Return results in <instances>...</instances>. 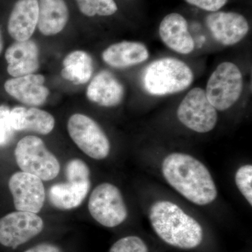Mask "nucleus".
Masks as SVG:
<instances>
[{
	"instance_id": "a878e982",
	"label": "nucleus",
	"mask_w": 252,
	"mask_h": 252,
	"mask_svg": "<svg viewBox=\"0 0 252 252\" xmlns=\"http://www.w3.org/2000/svg\"><path fill=\"white\" fill-rule=\"evenodd\" d=\"M9 107L0 106V146L9 143L14 135V129L11 124Z\"/></svg>"
},
{
	"instance_id": "f3484780",
	"label": "nucleus",
	"mask_w": 252,
	"mask_h": 252,
	"mask_svg": "<svg viewBox=\"0 0 252 252\" xmlns=\"http://www.w3.org/2000/svg\"><path fill=\"white\" fill-rule=\"evenodd\" d=\"M149 56L148 49L142 43L126 41L109 46L102 57L111 67L126 68L144 62Z\"/></svg>"
},
{
	"instance_id": "4468645a",
	"label": "nucleus",
	"mask_w": 252,
	"mask_h": 252,
	"mask_svg": "<svg viewBox=\"0 0 252 252\" xmlns=\"http://www.w3.org/2000/svg\"><path fill=\"white\" fill-rule=\"evenodd\" d=\"M45 77L41 74H28L6 81V93L23 103L32 106L41 105L46 102L49 91L44 86Z\"/></svg>"
},
{
	"instance_id": "7ed1b4c3",
	"label": "nucleus",
	"mask_w": 252,
	"mask_h": 252,
	"mask_svg": "<svg viewBox=\"0 0 252 252\" xmlns=\"http://www.w3.org/2000/svg\"><path fill=\"white\" fill-rule=\"evenodd\" d=\"M191 69L183 61L164 58L154 61L144 69V90L154 96L175 94L188 89L193 81Z\"/></svg>"
},
{
	"instance_id": "0eeeda50",
	"label": "nucleus",
	"mask_w": 252,
	"mask_h": 252,
	"mask_svg": "<svg viewBox=\"0 0 252 252\" xmlns=\"http://www.w3.org/2000/svg\"><path fill=\"white\" fill-rule=\"evenodd\" d=\"M67 130L73 142L89 157L102 160L110 152V142L98 124L84 114L69 118Z\"/></svg>"
},
{
	"instance_id": "393cba45",
	"label": "nucleus",
	"mask_w": 252,
	"mask_h": 252,
	"mask_svg": "<svg viewBox=\"0 0 252 252\" xmlns=\"http://www.w3.org/2000/svg\"><path fill=\"white\" fill-rule=\"evenodd\" d=\"M109 252H149V249L142 239L130 235L116 242Z\"/></svg>"
},
{
	"instance_id": "412c9836",
	"label": "nucleus",
	"mask_w": 252,
	"mask_h": 252,
	"mask_svg": "<svg viewBox=\"0 0 252 252\" xmlns=\"http://www.w3.org/2000/svg\"><path fill=\"white\" fill-rule=\"evenodd\" d=\"M61 75L74 84H86L90 80L94 64L90 56L83 51H75L66 56L63 61Z\"/></svg>"
},
{
	"instance_id": "423d86ee",
	"label": "nucleus",
	"mask_w": 252,
	"mask_h": 252,
	"mask_svg": "<svg viewBox=\"0 0 252 252\" xmlns=\"http://www.w3.org/2000/svg\"><path fill=\"white\" fill-rule=\"evenodd\" d=\"M91 216L99 224L114 228L127 217V210L120 190L110 183H102L93 190L89 200Z\"/></svg>"
},
{
	"instance_id": "6ab92c4d",
	"label": "nucleus",
	"mask_w": 252,
	"mask_h": 252,
	"mask_svg": "<svg viewBox=\"0 0 252 252\" xmlns=\"http://www.w3.org/2000/svg\"><path fill=\"white\" fill-rule=\"evenodd\" d=\"M10 115L15 130L31 131L47 135L55 126L54 117L49 112L37 108L15 107L10 112Z\"/></svg>"
},
{
	"instance_id": "5701e85b",
	"label": "nucleus",
	"mask_w": 252,
	"mask_h": 252,
	"mask_svg": "<svg viewBox=\"0 0 252 252\" xmlns=\"http://www.w3.org/2000/svg\"><path fill=\"white\" fill-rule=\"evenodd\" d=\"M235 184L247 201L252 205V165H243L237 170L235 176Z\"/></svg>"
},
{
	"instance_id": "dca6fc26",
	"label": "nucleus",
	"mask_w": 252,
	"mask_h": 252,
	"mask_svg": "<svg viewBox=\"0 0 252 252\" xmlns=\"http://www.w3.org/2000/svg\"><path fill=\"white\" fill-rule=\"evenodd\" d=\"M86 94L91 102L102 107H115L122 102L124 89L114 74L102 71L91 81Z\"/></svg>"
},
{
	"instance_id": "4be33fe9",
	"label": "nucleus",
	"mask_w": 252,
	"mask_h": 252,
	"mask_svg": "<svg viewBox=\"0 0 252 252\" xmlns=\"http://www.w3.org/2000/svg\"><path fill=\"white\" fill-rule=\"evenodd\" d=\"M81 14L87 17L113 16L117 12L115 0H75Z\"/></svg>"
},
{
	"instance_id": "bb28decb",
	"label": "nucleus",
	"mask_w": 252,
	"mask_h": 252,
	"mask_svg": "<svg viewBox=\"0 0 252 252\" xmlns=\"http://www.w3.org/2000/svg\"><path fill=\"white\" fill-rule=\"evenodd\" d=\"M187 4L208 12H217L228 3V0H185Z\"/></svg>"
},
{
	"instance_id": "cd10ccee",
	"label": "nucleus",
	"mask_w": 252,
	"mask_h": 252,
	"mask_svg": "<svg viewBox=\"0 0 252 252\" xmlns=\"http://www.w3.org/2000/svg\"><path fill=\"white\" fill-rule=\"evenodd\" d=\"M24 252H62L56 245L50 243H41Z\"/></svg>"
},
{
	"instance_id": "20e7f679",
	"label": "nucleus",
	"mask_w": 252,
	"mask_h": 252,
	"mask_svg": "<svg viewBox=\"0 0 252 252\" xmlns=\"http://www.w3.org/2000/svg\"><path fill=\"white\" fill-rule=\"evenodd\" d=\"M15 157L21 171L42 181L54 180L61 170L58 159L36 136H26L20 140L15 149Z\"/></svg>"
},
{
	"instance_id": "f257e3e1",
	"label": "nucleus",
	"mask_w": 252,
	"mask_h": 252,
	"mask_svg": "<svg viewBox=\"0 0 252 252\" xmlns=\"http://www.w3.org/2000/svg\"><path fill=\"white\" fill-rule=\"evenodd\" d=\"M161 170L167 183L191 203L204 206L216 200L217 189L211 174L192 156L169 154L162 160Z\"/></svg>"
},
{
	"instance_id": "9b49d317",
	"label": "nucleus",
	"mask_w": 252,
	"mask_h": 252,
	"mask_svg": "<svg viewBox=\"0 0 252 252\" xmlns=\"http://www.w3.org/2000/svg\"><path fill=\"white\" fill-rule=\"evenodd\" d=\"M205 24L213 37L224 46L238 44L250 31L247 18L233 11L210 13L205 18Z\"/></svg>"
},
{
	"instance_id": "2eb2a0df",
	"label": "nucleus",
	"mask_w": 252,
	"mask_h": 252,
	"mask_svg": "<svg viewBox=\"0 0 252 252\" xmlns=\"http://www.w3.org/2000/svg\"><path fill=\"white\" fill-rule=\"evenodd\" d=\"M8 73L13 77H21L35 72L39 67V49L34 41H16L5 53Z\"/></svg>"
},
{
	"instance_id": "aec40b11",
	"label": "nucleus",
	"mask_w": 252,
	"mask_h": 252,
	"mask_svg": "<svg viewBox=\"0 0 252 252\" xmlns=\"http://www.w3.org/2000/svg\"><path fill=\"white\" fill-rule=\"evenodd\" d=\"M91 182L56 184L49 189L50 202L56 208L69 210L77 208L84 201L90 190Z\"/></svg>"
},
{
	"instance_id": "1a4fd4ad",
	"label": "nucleus",
	"mask_w": 252,
	"mask_h": 252,
	"mask_svg": "<svg viewBox=\"0 0 252 252\" xmlns=\"http://www.w3.org/2000/svg\"><path fill=\"white\" fill-rule=\"evenodd\" d=\"M44 221L32 212H11L0 219V244L6 248H17L42 231Z\"/></svg>"
},
{
	"instance_id": "f8f14e48",
	"label": "nucleus",
	"mask_w": 252,
	"mask_h": 252,
	"mask_svg": "<svg viewBox=\"0 0 252 252\" xmlns=\"http://www.w3.org/2000/svg\"><path fill=\"white\" fill-rule=\"evenodd\" d=\"M159 35L169 49L179 54H190L195 47L187 19L178 13H171L162 18Z\"/></svg>"
},
{
	"instance_id": "c85d7f7f",
	"label": "nucleus",
	"mask_w": 252,
	"mask_h": 252,
	"mask_svg": "<svg viewBox=\"0 0 252 252\" xmlns=\"http://www.w3.org/2000/svg\"><path fill=\"white\" fill-rule=\"evenodd\" d=\"M3 49L2 39H1V32H0V54Z\"/></svg>"
},
{
	"instance_id": "f03ea898",
	"label": "nucleus",
	"mask_w": 252,
	"mask_h": 252,
	"mask_svg": "<svg viewBox=\"0 0 252 252\" xmlns=\"http://www.w3.org/2000/svg\"><path fill=\"white\" fill-rule=\"evenodd\" d=\"M149 220L162 241L175 248L192 250L203 240V230L193 217L168 200H158L150 207Z\"/></svg>"
},
{
	"instance_id": "b1692460",
	"label": "nucleus",
	"mask_w": 252,
	"mask_h": 252,
	"mask_svg": "<svg viewBox=\"0 0 252 252\" xmlns=\"http://www.w3.org/2000/svg\"><path fill=\"white\" fill-rule=\"evenodd\" d=\"M66 177L68 182H91L90 169L82 160L72 159L66 166Z\"/></svg>"
},
{
	"instance_id": "39448f33",
	"label": "nucleus",
	"mask_w": 252,
	"mask_h": 252,
	"mask_svg": "<svg viewBox=\"0 0 252 252\" xmlns=\"http://www.w3.org/2000/svg\"><path fill=\"white\" fill-rule=\"evenodd\" d=\"M241 71L234 63H220L207 81V99L217 110L225 111L234 105L243 92Z\"/></svg>"
},
{
	"instance_id": "a211bd4d",
	"label": "nucleus",
	"mask_w": 252,
	"mask_h": 252,
	"mask_svg": "<svg viewBox=\"0 0 252 252\" xmlns=\"http://www.w3.org/2000/svg\"><path fill=\"white\" fill-rule=\"evenodd\" d=\"M38 29L45 36L59 34L69 21V9L65 0H38Z\"/></svg>"
},
{
	"instance_id": "9d476101",
	"label": "nucleus",
	"mask_w": 252,
	"mask_h": 252,
	"mask_svg": "<svg viewBox=\"0 0 252 252\" xmlns=\"http://www.w3.org/2000/svg\"><path fill=\"white\" fill-rule=\"evenodd\" d=\"M9 188L17 211L36 214L45 201V189L42 180L36 176L18 172L11 176Z\"/></svg>"
},
{
	"instance_id": "ddd939ff",
	"label": "nucleus",
	"mask_w": 252,
	"mask_h": 252,
	"mask_svg": "<svg viewBox=\"0 0 252 252\" xmlns=\"http://www.w3.org/2000/svg\"><path fill=\"white\" fill-rule=\"evenodd\" d=\"M38 19V0H18L8 21L10 36L16 41L28 40L37 27Z\"/></svg>"
},
{
	"instance_id": "6e6552de",
	"label": "nucleus",
	"mask_w": 252,
	"mask_h": 252,
	"mask_svg": "<svg viewBox=\"0 0 252 252\" xmlns=\"http://www.w3.org/2000/svg\"><path fill=\"white\" fill-rule=\"evenodd\" d=\"M179 121L190 130L206 133L217 125V109L207 99L205 91L195 88L188 93L177 109Z\"/></svg>"
}]
</instances>
